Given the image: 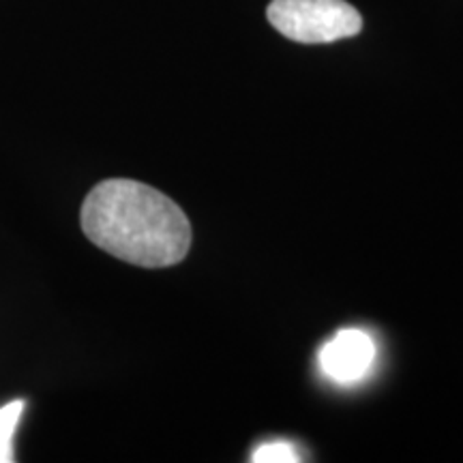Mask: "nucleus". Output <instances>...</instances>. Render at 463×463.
Here are the masks:
<instances>
[{
	"mask_svg": "<svg viewBox=\"0 0 463 463\" xmlns=\"http://www.w3.org/2000/svg\"><path fill=\"white\" fill-rule=\"evenodd\" d=\"M266 17L297 43H333L361 33L363 17L345 0H273Z\"/></svg>",
	"mask_w": 463,
	"mask_h": 463,
	"instance_id": "nucleus-2",
	"label": "nucleus"
},
{
	"mask_svg": "<svg viewBox=\"0 0 463 463\" xmlns=\"http://www.w3.org/2000/svg\"><path fill=\"white\" fill-rule=\"evenodd\" d=\"M253 463H294L303 461L300 449L289 439H270V442L260 444L251 455Z\"/></svg>",
	"mask_w": 463,
	"mask_h": 463,
	"instance_id": "nucleus-5",
	"label": "nucleus"
},
{
	"mask_svg": "<svg viewBox=\"0 0 463 463\" xmlns=\"http://www.w3.org/2000/svg\"><path fill=\"white\" fill-rule=\"evenodd\" d=\"M378 361V347L361 328L335 333L317 352V369L337 386H356L369 378Z\"/></svg>",
	"mask_w": 463,
	"mask_h": 463,
	"instance_id": "nucleus-3",
	"label": "nucleus"
},
{
	"mask_svg": "<svg viewBox=\"0 0 463 463\" xmlns=\"http://www.w3.org/2000/svg\"><path fill=\"white\" fill-rule=\"evenodd\" d=\"M86 239L123 262L165 269L183 262L191 223L183 208L150 184L109 178L90 189L82 204Z\"/></svg>",
	"mask_w": 463,
	"mask_h": 463,
	"instance_id": "nucleus-1",
	"label": "nucleus"
},
{
	"mask_svg": "<svg viewBox=\"0 0 463 463\" xmlns=\"http://www.w3.org/2000/svg\"><path fill=\"white\" fill-rule=\"evenodd\" d=\"M22 412H24V402L17 399L0 408V463H14L15 450H14V436L17 425H20Z\"/></svg>",
	"mask_w": 463,
	"mask_h": 463,
	"instance_id": "nucleus-4",
	"label": "nucleus"
}]
</instances>
